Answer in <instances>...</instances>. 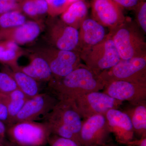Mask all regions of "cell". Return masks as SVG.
Masks as SVG:
<instances>
[{"label": "cell", "mask_w": 146, "mask_h": 146, "mask_svg": "<svg viewBox=\"0 0 146 146\" xmlns=\"http://www.w3.org/2000/svg\"><path fill=\"white\" fill-rule=\"evenodd\" d=\"M104 86L99 75L82 63L67 75L53 78L48 82L50 93L58 101L74 102L85 94L103 90Z\"/></svg>", "instance_id": "obj_1"}, {"label": "cell", "mask_w": 146, "mask_h": 146, "mask_svg": "<svg viewBox=\"0 0 146 146\" xmlns=\"http://www.w3.org/2000/svg\"><path fill=\"white\" fill-rule=\"evenodd\" d=\"M74 102L58 101L44 117V122L52 134L74 141L80 146V135L82 122Z\"/></svg>", "instance_id": "obj_2"}, {"label": "cell", "mask_w": 146, "mask_h": 146, "mask_svg": "<svg viewBox=\"0 0 146 146\" xmlns=\"http://www.w3.org/2000/svg\"><path fill=\"white\" fill-rule=\"evenodd\" d=\"M109 33L121 59L146 56L145 35L135 21L126 17L123 23Z\"/></svg>", "instance_id": "obj_3"}, {"label": "cell", "mask_w": 146, "mask_h": 146, "mask_svg": "<svg viewBox=\"0 0 146 146\" xmlns=\"http://www.w3.org/2000/svg\"><path fill=\"white\" fill-rule=\"evenodd\" d=\"M7 135L12 146H44L48 143L51 133L43 122L25 121L8 127Z\"/></svg>", "instance_id": "obj_4"}, {"label": "cell", "mask_w": 146, "mask_h": 146, "mask_svg": "<svg viewBox=\"0 0 146 146\" xmlns=\"http://www.w3.org/2000/svg\"><path fill=\"white\" fill-rule=\"evenodd\" d=\"M80 55L85 65L98 75L112 68L121 60L109 33L102 42Z\"/></svg>", "instance_id": "obj_5"}, {"label": "cell", "mask_w": 146, "mask_h": 146, "mask_svg": "<svg viewBox=\"0 0 146 146\" xmlns=\"http://www.w3.org/2000/svg\"><path fill=\"white\" fill-rule=\"evenodd\" d=\"M33 52L46 61L54 78L67 75L82 63L80 54L75 51L58 49L48 46L36 48Z\"/></svg>", "instance_id": "obj_6"}, {"label": "cell", "mask_w": 146, "mask_h": 146, "mask_svg": "<svg viewBox=\"0 0 146 146\" xmlns=\"http://www.w3.org/2000/svg\"><path fill=\"white\" fill-rule=\"evenodd\" d=\"M99 75L105 85L115 80L146 84V56L121 59L113 67Z\"/></svg>", "instance_id": "obj_7"}, {"label": "cell", "mask_w": 146, "mask_h": 146, "mask_svg": "<svg viewBox=\"0 0 146 146\" xmlns=\"http://www.w3.org/2000/svg\"><path fill=\"white\" fill-rule=\"evenodd\" d=\"M46 37L50 46L78 52V30L65 24L57 16H50L48 19Z\"/></svg>", "instance_id": "obj_8"}, {"label": "cell", "mask_w": 146, "mask_h": 146, "mask_svg": "<svg viewBox=\"0 0 146 146\" xmlns=\"http://www.w3.org/2000/svg\"><path fill=\"white\" fill-rule=\"evenodd\" d=\"M81 118L86 119L97 115H105L109 110L119 109L122 102L115 99L104 92H90L74 101Z\"/></svg>", "instance_id": "obj_9"}, {"label": "cell", "mask_w": 146, "mask_h": 146, "mask_svg": "<svg viewBox=\"0 0 146 146\" xmlns=\"http://www.w3.org/2000/svg\"><path fill=\"white\" fill-rule=\"evenodd\" d=\"M110 133L104 115L91 116L82 122L80 135V146H103L107 143Z\"/></svg>", "instance_id": "obj_10"}, {"label": "cell", "mask_w": 146, "mask_h": 146, "mask_svg": "<svg viewBox=\"0 0 146 146\" xmlns=\"http://www.w3.org/2000/svg\"><path fill=\"white\" fill-rule=\"evenodd\" d=\"M91 18L110 31L123 23V9L113 0H92Z\"/></svg>", "instance_id": "obj_11"}, {"label": "cell", "mask_w": 146, "mask_h": 146, "mask_svg": "<svg viewBox=\"0 0 146 146\" xmlns=\"http://www.w3.org/2000/svg\"><path fill=\"white\" fill-rule=\"evenodd\" d=\"M58 100L49 93H40L30 98L16 116L13 123L25 121H35L49 113Z\"/></svg>", "instance_id": "obj_12"}, {"label": "cell", "mask_w": 146, "mask_h": 146, "mask_svg": "<svg viewBox=\"0 0 146 146\" xmlns=\"http://www.w3.org/2000/svg\"><path fill=\"white\" fill-rule=\"evenodd\" d=\"M103 91L115 99L130 104L146 101V84L115 80L106 84Z\"/></svg>", "instance_id": "obj_13"}, {"label": "cell", "mask_w": 146, "mask_h": 146, "mask_svg": "<svg viewBox=\"0 0 146 146\" xmlns=\"http://www.w3.org/2000/svg\"><path fill=\"white\" fill-rule=\"evenodd\" d=\"M110 133L119 143L128 145L133 141L134 132L131 120L124 111L119 109L109 110L104 115Z\"/></svg>", "instance_id": "obj_14"}, {"label": "cell", "mask_w": 146, "mask_h": 146, "mask_svg": "<svg viewBox=\"0 0 146 146\" xmlns=\"http://www.w3.org/2000/svg\"><path fill=\"white\" fill-rule=\"evenodd\" d=\"M42 29L40 22L27 21L16 27L0 29V36L3 41H12L20 46L34 41L41 33Z\"/></svg>", "instance_id": "obj_15"}, {"label": "cell", "mask_w": 146, "mask_h": 146, "mask_svg": "<svg viewBox=\"0 0 146 146\" xmlns=\"http://www.w3.org/2000/svg\"><path fill=\"white\" fill-rule=\"evenodd\" d=\"M106 27L92 18H87L78 29V53L87 50L99 44L107 34Z\"/></svg>", "instance_id": "obj_16"}, {"label": "cell", "mask_w": 146, "mask_h": 146, "mask_svg": "<svg viewBox=\"0 0 146 146\" xmlns=\"http://www.w3.org/2000/svg\"><path fill=\"white\" fill-rule=\"evenodd\" d=\"M30 62L26 66H16L18 70L38 82H48L53 78L48 64L43 58L33 53L31 54Z\"/></svg>", "instance_id": "obj_17"}, {"label": "cell", "mask_w": 146, "mask_h": 146, "mask_svg": "<svg viewBox=\"0 0 146 146\" xmlns=\"http://www.w3.org/2000/svg\"><path fill=\"white\" fill-rule=\"evenodd\" d=\"M10 68H5L4 70L12 76L18 89L28 98H30L40 94L39 82L18 70L16 67Z\"/></svg>", "instance_id": "obj_18"}, {"label": "cell", "mask_w": 146, "mask_h": 146, "mask_svg": "<svg viewBox=\"0 0 146 146\" xmlns=\"http://www.w3.org/2000/svg\"><path fill=\"white\" fill-rule=\"evenodd\" d=\"M88 5L86 1H80L71 4L61 14L60 19L65 24L78 30L86 18Z\"/></svg>", "instance_id": "obj_19"}, {"label": "cell", "mask_w": 146, "mask_h": 146, "mask_svg": "<svg viewBox=\"0 0 146 146\" xmlns=\"http://www.w3.org/2000/svg\"><path fill=\"white\" fill-rule=\"evenodd\" d=\"M130 104V107L124 112L130 118L134 134L141 136V138L146 137V101Z\"/></svg>", "instance_id": "obj_20"}, {"label": "cell", "mask_w": 146, "mask_h": 146, "mask_svg": "<svg viewBox=\"0 0 146 146\" xmlns=\"http://www.w3.org/2000/svg\"><path fill=\"white\" fill-rule=\"evenodd\" d=\"M24 54V50L15 42L9 40L0 42V62L9 68L17 66L19 58Z\"/></svg>", "instance_id": "obj_21"}, {"label": "cell", "mask_w": 146, "mask_h": 146, "mask_svg": "<svg viewBox=\"0 0 146 146\" xmlns=\"http://www.w3.org/2000/svg\"><path fill=\"white\" fill-rule=\"evenodd\" d=\"M6 98L8 108L9 126H10L13 124L16 116L29 98L18 89L6 96Z\"/></svg>", "instance_id": "obj_22"}, {"label": "cell", "mask_w": 146, "mask_h": 146, "mask_svg": "<svg viewBox=\"0 0 146 146\" xmlns=\"http://www.w3.org/2000/svg\"><path fill=\"white\" fill-rule=\"evenodd\" d=\"M21 10L25 15L35 18L48 13V5L46 0H23Z\"/></svg>", "instance_id": "obj_23"}, {"label": "cell", "mask_w": 146, "mask_h": 146, "mask_svg": "<svg viewBox=\"0 0 146 146\" xmlns=\"http://www.w3.org/2000/svg\"><path fill=\"white\" fill-rule=\"evenodd\" d=\"M27 21L26 17L21 11L6 12L0 15V29L16 27L23 25Z\"/></svg>", "instance_id": "obj_24"}, {"label": "cell", "mask_w": 146, "mask_h": 146, "mask_svg": "<svg viewBox=\"0 0 146 146\" xmlns=\"http://www.w3.org/2000/svg\"><path fill=\"white\" fill-rule=\"evenodd\" d=\"M18 89L12 76L4 70L0 72V96H6Z\"/></svg>", "instance_id": "obj_25"}, {"label": "cell", "mask_w": 146, "mask_h": 146, "mask_svg": "<svg viewBox=\"0 0 146 146\" xmlns=\"http://www.w3.org/2000/svg\"><path fill=\"white\" fill-rule=\"evenodd\" d=\"M135 11V21L136 24L146 34V2L143 1L133 10Z\"/></svg>", "instance_id": "obj_26"}, {"label": "cell", "mask_w": 146, "mask_h": 146, "mask_svg": "<svg viewBox=\"0 0 146 146\" xmlns=\"http://www.w3.org/2000/svg\"><path fill=\"white\" fill-rule=\"evenodd\" d=\"M70 5L69 0H52L48 5V13L50 16L56 17L62 14Z\"/></svg>", "instance_id": "obj_27"}, {"label": "cell", "mask_w": 146, "mask_h": 146, "mask_svg": "<svg viewBox=\"0 0 146 146\" xmlns=\"http://www.w3.org/2000/svg\"><path fill=\"white\" fill-rule=\"evenodd\" d=\"M23 0H0V15L12 11H21V4Z\"/></svg>", "instance_id": "obj_28"}, {"label": "cell", "mask_w": 146, "mask_h": 146, "mask_svg": "<svg viewBox=\"0 0 146 146\" xmlns=\"http://www.w3.org/2000/svg\"><path fill=\"white\" fill-rule=\"evenodd\" d=\"M50 146H80L74 141L51 134L48 143Z\"/></svg>", "instance_id": "obj_29"}, {"label": "cell", "mask_w": 146, "mask_h": 146, "mask_svg": "<svg viewBox=\"0 0 146 146\" xmlns=\"http://www.w3.org/2000/svg\"><path fill=\"white\" fill-rule=\"evenodd\" d=\"M0 120L7 127L9 126V118L6 96H0Z\"/></svg>", "instance_id": "obj_30"}, {"label": "cell", "mask_w": 146, "mask_h": 146, "mask_svg": "<svg viewBox=\"0 0 146 146\" xmlns=\"http://www.w3.org/2000/svg\"><path fill=\"white\" fill-rule=\"evenodd\" d=\"M122 9L134 10L139 4L145 0H113Z\"/></svg>", "instance_id": "obj_31"}, {"label": "cell", "mask_w": 146, "mask_h": 146, "mask_svg": "<svg viewBox=\"0 0 146 146\" xmlns=\"http://www.w3.org/2000/svg\"><path fill=\"white\" fill-rule=\"evenodd\" d=\"M7 127L4 123L0 120V138L4 139L7 135Z\"/></svg>", "instance_id": "obj_32"}, {"label": "cell", "mask_w": 146, "mask_h": 146, "mask_svg": "<svg viewBox=\"0 0 146 146\" xmlns=\"http://www.w3.org/2000/svg\"><path fill=\"white\" fill-rule=\"evenodd\" d=\"M128 145L135 146H146V137L141 138L138 141H132Z\"/></svg>", "instance_id": "obj_33"}, {"label": "cell", "mask_w": 146, "mask_h": 146, "mask_svg": "<svg viewBox=\"0 0 146 146\" xmlns=\"http://www.w3.org/2000/svg\"><path fill=\"white\" fill-rule=\"evenodd\" d=\"M7 144L4 139L0 138V146H7Z\"/></svg>", "instance_id": "obj_34"}, {"label": "cell", "mask_w": 146, "mask_h": 146, "mask_svg": "<svg viewBox=\"0 0 146 146\" xmlns=\"http://www.w3.org/2000/svg\"><path fill=\"white\" fill-rule=\"evenodd\" d=\"M80 1H86V0H69V2H70V3L71 4L73 3Z\"/></svg>", "instance_id": "obj_35"}, {"label": "cell", "mask_w": 146, "mask_h": 146, "mask_svg": "<svg viewBox=\"0 0 146 146\" xmlns=\"http://www.w3.org/2000/svg\"><path fill=\"white\" fill-rule=\"evenodd\" d=\"M118 146L117 145H114V144H109V143H106L103 146Z\"/></svg>", "instance_id": "obj_36"}, {"label": "cell", "mask_w": 146, "mask_h": 146, "mask_svg": "<svg viewBox=\"0 0 146 146\" xmlns=\"http://www.w3.org/2000/svg\"><path fill=\"white\" fill-rule=\"evenodd\" d=\"M46 1L48 5H49V4L52 1V0H46Z\"/></svg>", "instance_id": "obj_37"}, {"label": "cell", "mask_w": 146, "mask_h": 146, "mask_svg": "<svg viewBox=\"0 0 146 146\" xmlns=\"http://www.w3.org/2000/svg\"><path fill=\"white\" fill-rule=\"evenodd\" d=\"M2 41H3L2 39L1 38V36H0V42Z\"/></svg>", "instance_id": "obj_38"}, {"label": "cell", "mask_w": 146, "mask_h": 146, "mask_svg": "<svg viewBox=\"0 0 146 146\" xmlns=\"http://www.w3.org/2000/svg\"><path fill=\"white\" fill-rule=\"evenodd\" d=\"M129 146H133L131 145H129Z\"/></svg>", "instance_id": "obj_39"}]
</instances>
